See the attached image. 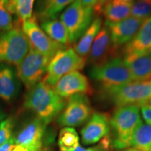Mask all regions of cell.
<instances>
[{"mask_svg": "<svg viewBox=\"0 0 151 151\" xmlns=\"http://www.w3.org/2000/svg\"><path fill=\"white\" fill-rule=\"evenodd\" d=\"M37 20L34 15L24 20L22 22V29L27 37L31 48L51 59L59 50L67 47L52 40L38 24Z\"/></svg>", "mask_w": 151, "mask_h": 151, "instance_id": "obj_10", "label": "cell"}, {"mask_svg": "<svg viewBox=\"0 0 151 151\" xmlns=\"http://www.w3.org/2000/svg\"><path fill=\"white\" fill-rule=\"evenodd\" d=\"M20 82L16 71L7 64H0V98L11 101L18 95Z\"/></svg>", "mask_w": 151, "mask_h": 151, "instance_id": "obj_17", "label": "cell"}, {"mask_svg": "<svg viewBox=\"0 0 151 151\" xmlns=\"http://www.w3.org/2000/svg\"><path fill=\"white\" fill-rule=\"evenodd\" d=\"M109 0H98V2L97 5L94 6V11L95 12H97L98 14H101V10L102 9L103 6L106 3H107Z\"/></svg>", "mask_w": 151, "mask_h": 151, "instance_id": "obj_33", "label": "cell"}, {"mask_svg": "<svg viewBox=\"0 0 151 151\" xmlns=\"http://www.w3.org/2000/svg\"><path fill=\"white\" fill-rule=\"evenodd\" d=\"M111 46L109 30L106 27H101L92 43L88 54V63L92 66L99 65L109 59V55L114 57Z\"/></svg>", "mask_w": 151, "mask_h": 151, "instance_id": "obj_16", "label": "cell"}, {"mask_svg": "<svg viewBox=\"0 0 151 151\" xmlns=\"http://www.w3.org/2000/svg\"><path fill=\"white\" fill-rule=\"evenodd\" d=\"M151 51V16L146 18L129 42L124 45V57L139 55Z\"/></svg>", "mask_w": 151, "mask_h": 151, "instance_id": "obj_15", "label": "cell"}, {"mask_svg": "<svg viewBox=\"0 0 151 151\" xmlns=\"http://www.w3.org/2000/svg\"><path fill=\"white\" fill-rule=\"evenodd\" d=\"M3 118H4V115L2 114V113L0 111V122L1 121V120H2Z\"/></svg>", "mask_w": 151, "mask_h": 151, "instance_id": "obj_38", "label": "cell"}, {"mask_svg": "<svg viewBox=\"0 0 151 151\" xmlns=\"http://www.w3.org/2000/svg\"><path fill=\"white\" fill-rule=\"evenodd\" d=\"M58 144L61 151L74 150L79 145V137L74 128H62L59 134Z\"/></svg>", "mask_w": 151, "mask_h": 151, "instance_id": "obj_24", "label": "cell"}, {"mask_svg": "<svg viewBox=\"0 0 151 151\" xmlns=\"http://www.w3.org/2000/svg\"><path fill=\"white\" fill-rule=\"evenodd\" d=\"M41 27L45 33L56 43L65 47L70 44L67 29L58 19H50L42 21Z\"/></svg>", "mask_w": 151, "mask_h": 151, "instance_id": "obj_22", "label": "cell"}, {"mask_svg": "<svg viewBox=\"0 0 151 151\" xmlns=\"http://www.w3.org/2000/svg\"><path fill=\"white\" fill-rule=\"evenodd\" d=\"M141 111L145 121L147 124L151 125V104H146L141 106Z\"/></svg>", "mask_w": 151, "mask_h": 151, "instance_id": "obj_30", "label": "cell"}, {"mask_svg": "<svg viewBox=\"0 0 151 151\" xmlns=\"http://www.w3.org/2000/svg\"><path fill=\"white\" fill-rule=\"evenodd\" d=\"M65 104V99L43 81L30 88L24 103L25 108L34 111L46 124L59 116Z\"/></svg>", "mask_w": 151, "mask_h": 151, "instance_id": "obj_1", "label": "cell"}, {"mask_svg": "<svg viewBox=\"0 0 151 151\" xmlns=\"http://www.w3.org/2000/svg\"><path fill=\"white\" fill-rule=\"evenodd\" d=\"M74 0H37L35 15L38 20H44L57 18L60 13Z\"/></svg>", "mask_w": 151, "mask_h": 151, "instance_id": "obj_19", "label": "cell"}, {"mask_svg": "<svg viewBox=\"0 0 151 151\" xmlns=\"http://www.w3.org/2000/svg\"><path fill=\"white\" fill-rule=\"evenodd\" d=\"M14 121L11 118L6 119L0 123V146L11 139Z\"/></svg>", "mask_w": 151, "mask_h": 151, "instance_id": "obj_28", "label": "cell"}, {"mask_svg": "<svg viewBox=\"0 0 151 151\" xmlns=\"http://www.w3.org/2000/svg\"><path fill=\"white\" fill-rule=\"evenodd\" d=\"M101 25L102 20L101 18L97 17L93 19L90 25L80 37L78 42L76 43L73 49L77 54L87 60L92 43L101 29Z\"/></svg>", "mask_w": 151, "mask_h": 151, "instance_id": "obj_20", "label": "cell"}, {"mask_svg": "<svg viewBox=\"0 0 151 151\" xmlns=\"http://www.w3.org/2000/svg\"><path fill=\"white\" fill-rule=\"evenodd\" d=\"M132 146L139 151H151V125L142 122L134 132Z\"/></svg>", "mask_w": 151, "mask_h": 151, "instance_id": "obj_23", "label": "cell"}, {"mask_svg": "<svg viewBox=\"0 0 151 151\" xmlns=\"http://www.w3.org/2000/svg\"><path fill=\"white\" fill-rule=\"evenodd\" d=\"M92 112L91 105L86 94H76L68 98L58 122L62 127H77L88 120Z\"/></svg>", "mask_w": 151, "mask_h": 151, "instance_id": "obj_9", "label": "cell"}, {"mask_svg": "<svg viewBox=\"0 0 151 151\" xmlns=\"http://www.w3.org/2000/svg\"><path fill=\"white\" fill-rule=\"evenodd\" d=\"M86 62V59L77 54L73 48L67 47L62 49L50 59L43 81L53 88L64 76L82 70Z\"/></svg>", "mask_w": 151, "mask_h": 151, "instance_id": "obj_4", "label": "cell"}, {"mask_svg": "<svg viewBox=\"0 0 151 151\" xmlns=\"http://www.w3.org/2000/svg\"><path fill=\"white\" fill-rule=\"evenodd\" d=\"M94 9L85 6L80 0H74L60 15L69 36V42L75 43L80 39L93 20Z\"/></svg>", "mask_w": 151, "mask_h": 151, "instance_id": "obj_6", "label": "cell"}, {"mask_svg": "<svg viewBox=\"0 0 151 151\" xmlns=\"http://www.w3.org/2000/svg\"><path fill=\"white\" fill-rule=\"evenodd\" d=\"M111 146V137L109 136L104 138L103 140L100 141L99 144L96 146L90 147V148H83L78 145L73 151H109Z\"/></svg>", "mask_w": 151, "mask_h": 151, "instance_id": "obj_29", "label": "cell"}, {"mask_svg": "<svg viewBox=\"0 0 151 151\" xmlns=\"http://www.w3.org/2000/svg\"><path fill=\"white\" fill-rule=\"evenodd\" d=\"M52 88L63 99H68L76 94H86L91 92L89 80L78 71L64 76Z\"/></svg>", "mask_w": 151, "mask_h": 151, "instance_id": "obj_12", "label": "cell"}, {"mask_svg": "<svg viewBox=\"0 0 151 151\" xmlns=\"http://www.w3.org/2000/svg\"><path fill=\"white\" fill-rule=\"evenodd\" d=\"M90 75L101 85L104 90L133 81L124 59L119 56L112 57L99 65L92 66Z\"/></svg>", "mask_w": 151, "mask_h": 151, "instance_id": "obj_3", "label": "cell"}, {"mask_svg": "<svg viewBox=\"0 0 151 151\" xmlns=\"http://www.w3.org/2000/svg\"><path fill=\"white\" fill-rule=\"evenodd\" d=\"M104 92L118 107L129 105L141 106L151 99V80L132 81L104 90Z\"/></svg>", "mask_w": 151, "mask_h": 151, "instance_id": "obj_7", "label": "cell"}, {"mask_svg": "<svg viewBox=\"0 0 151 151\" xmlns=\"http://www.w3.org/2000/svg\"><path fill=\"white\" fill-rule=\"evenodd\" d=\"M145 20L129 16L116 22L106 21L105 26L110 32L111 46L114 53L118 48L126 45L134 37Z\"/></svg>", "mask_w": 151, "mask_h": 151, "instance_id": "obj_11", "label": "cell"}, {"mask_svg": "<svg viewBox=\"0 0 151 151\" xmlns=\"http://www.w3.org/2000/svg\"><path fill=\"white\" fill-rule=\"evenodd\" d=\"M81 2L82 3L83 5L85 6L91 7V8H94L98 2V0H80Z\"/></svg>", "mask_w": 151, "mask_h": 151, "instance_id": "obj_32", "label": "cell"}, {"mask_svg": "<svg viewBox=\"0 0 151 151\" xmlns=\"http://www.w3.org/2000/svg\"><path fill=\"white\" fill-rule=\"evenodd\" d=\"M146 1H151V0H146Z\"/></svg>", "mask_w": 151, "mask_h": 151, "instance_id": "obj_40", "label": "cell"}, {"mask_svg": "<svg viewBox=\"0 0 151 151\" xmlns=\"http://www.w3.org/2000/svg\"><path fill=\"white\" fill-rule=\"evenodd\" d=\"M133 81L151 80V52L139 55L124 57Z\"/></svg>", "mask_w": 151, "mask_h": 151, "instance_id": "obj_18", "label": "cell"}, {"mask_svg": "<svg viewBox=\"0 0 151 151\" xmlns=\"http://www.w3.org/2000/svg\"><path fill=\"white\" fill-rule=\"evenodd\" d=\"M31 49V45L22 27L15 26L12 29L0 35V64L17 66Z\"/></svg>", "mask_w": 151, "mask_h": 151, "instance_id": "obj_5", "label": "cell"}, {"mask_svg": "<svg viewBox=\"0 0 151 151\" xmlns=\"http://www.w3.org/2000/svg\"><path fill=\"white\" fill-rule=\"evenodd\" d=\"M150 52H151V51H150Z\"/></svg>", "mask_w": 151, "mask_h": 151, "instance_id": "obj_41", "label": "cell"}, {"mask_svg": "<svg viewBox=\"0 0 151 151\" xmlns=\"http://www.w3.org/2000/svg\"><path fill=\"white\" fill-rule=\"evenodd\" d=\"M118 151H139V150H137V149L133 148V147H132V148H130V147H129V148L122 149V150H118Z\"/></svg>", "mask_w": 151, "mask_h": 151, "instance_id": "obj_36", "label": "cell"}, {"mask_svg": "<svg viewBox=\"0 0 151 151\" xmlns=\"http://www.w3.org/2000/svg\"><path fill=\"white\" fill-rule=\"evenodd\" d=\"M110 119L103 113H94L81 130V140L84 145L94 144L109 135Z\"/></svg>", "mask_w": 151, "mask_h": 151, "instance_id": "obj_13", "label": "cell"}, {"mask_svg": "<svg viewBox=\"0 0 151 151\" xmlns=\"http://www.w3.org/2000/svg\"><path fill=\"white\" fill-rule=\"evenodd\" d=\"M46 124L36 118L29 121L14 137L16 145L25 147L32 151H39L42 144V139Z\"/></svg>", "mask_w": 151, "mask_h": 151, "instance_id": "obj_14", "label": "cell"}, {"mask_svg": "<svg viewBox=\"0 0 151 151\" xmlns=\"http://www.w3.org/2000/svg\"><path fill=\"white\" fill-rule=\"evenodd\" d=\"M34 3L35 0H18L16 14L22 22H24L33 16Z\"/></svg>", "mask_w": 151, "mask_h": 151, "instance_id": "obj_27", "label": "cell"}, {"mask_svg": "<svg viewBox=\"0 0 151 151\" xmlns=\"http://www.w3.org/2000/svg\"><path fill=\"white\" fill-rule=\"evenodd\" d=\"M9 3H10V6L12 12L14 14H16V4L18 0H9Z\"/></svg>", "mask_w": 151, "mask_h": 151, "instance_id": "obj_35", "label": "cell"}, {"mask_svg": "<svg viewBox=\"0 0 151 151\" xmlns=\"http://www.w3.org/2000/svg\"><path fill=\"white\" fill-rule=\"evenodd\" d=\"M148 104H151V99L150 100V101H149V102Z\"/></svg>", "mask_w": 151, "mask_h": 151, "instance_id": "obj_39", "label": "cell"}, {"mask_svg": "<svg viewBox=\"0 0 151 151\" xmlns=\"http://www.w3.org/2000/svg\"><path fill=\"white\" fill-rule=\"evenodd\" d=\"M50 58L35 49H30L27 55L17 66L16 73L26 88L29 90L40 82L46 75Z\"/></svg>", "mask_w": 151, "mask_h": 151, "instance_id": "obj_8", "label": "cell"}, {"mask_svg": "<svg viewBox=\"0 0 151 151\" xmlns=\"http://www.w3.org/2000/svg\"><path fill=\"white\" fill-rule=\"evenodd\" d=\"M13 14L9 0H0V35L15 27Z\"/></svg>", "mask_w": 151, "mask_h": 151, "instance_id": "obj_25", "label": "cell"}, {"mask_svg": "<svg viewBox=\"0 0 151 151\" xmlns=\"http://www.w3.org/2000/svg\"><path fill=\"white\" fill-rule=\"evenodd\" d=\"M15 146L16 144L14 142V137H11L9 141L0 146V151H12Z\"/></svg>", "mask_w": 151, "mask_h": 151, "instance_id": "obj_31", "label": "cell"}, {"mask_svg": "<svg viewBox=\"0 0 151 151\" xmlns=\"http://www.w3.org/2000/svg\"><path fill=\"white\" fill-rule=\"evenodd\" d=\"M151 1L137 0L132 4L130 16L139 19H146L151 16Z\"/></svg>", "mask_w": 151, "mask_h": 151, "instance_id": "obj_26", "label": "cell"}, {"mask_svg": "<svg viewBox=\"0 0 151 151\" xmlns=\"http://www.w3.org/2000/svg\"><path fill=\"white\" fill-rule=\"evenodd\" d=\"M119 1H123V2H127V3L134 2V0H119Z\"/></svg>", "mask_w": 151, "mask_h": 151, "instance_id": "obj_37", "label": "cell"}, {"mask_svg": "<svg viewBox=\"0 0 151 151\" xmlns=\"http://www.w3.org/2000/svg\"><path fill=\"white\" fill-rule=\"evenodd\" d=\"M12 151H32V150H29L25 147L18 146V145H16V146L14 147Z\"/></svg>", "mask_w": 151, "mask_h": 151, "instance_id": "obj_34", "label": "cell"}, {"mask_svg": "<svg viewBox=\"0 0 151 151\" xmlns=\"http://www.w3.org/2000/svg\"><path fill=\"white\" fill-rule=\"evenodd\" d=\"M133 2L127 3L119 0H109L103 6L101 14L106 21L116 22L130 16Z\"/></svg>", "mask_w": 151, "mask_h": 151, "instance_id": "obj_21", "label": "cell"}, {"mask_svg": "<svg viewBox=\"0 0 151 151\" xmlns=\"http://www.w3.org/2000/svg\"><path fill=\"white\" fill-rule=\"evenodd\" d=\"M141 122L139 106L129 105L118 107L110 119L113 132L111 146L117 150L132 146L134 132Z\"/></svg>", "mask_w": 151, "mask_h": 151, "instance_id": "obj_2", "label": "cell"}]
</instances>
